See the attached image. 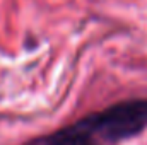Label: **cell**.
<instances>
[{"label":"cell","instance_id":"1","mask_svg":"<svg viewBox=\"0 0 147 145\" xmlns=\"http://www.w3.org/2000/svg\"><path fill=\"white\" fill-rule=\"evenodd\" d=\"M79 128L92 135L96 140L120 142L139 135L147 126V99H128L110 108L91 113L79 121Z\"/></svg>","mask_w":147,"mask_h":145},{"label":"cell","instance_id":"2","mask_svg":"<svg viewBox=\"0 0 147 145\" xmlns=\"http://www.w3.org/2000/svg\"><path fill=\"white\" fill-rule=\"evenodd\" d=\"M43 145H101L92 135L79 128L75 123L51 133L43 140Z\"/></svg>","mask_w":147,"mask_h":145}]
</instances>
